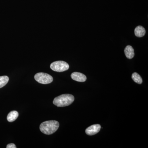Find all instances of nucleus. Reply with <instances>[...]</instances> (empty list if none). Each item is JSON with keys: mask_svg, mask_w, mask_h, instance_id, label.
I'll use <instances>...</instances> for the list:
<instances>
[{"mask_svg": "<svg viewBox=\"0 0 148 148\" xmlns=\"http://www.w3.org/2000/svg\"><path fill=\"white\" fill-rule=\"evenodd\" d=\"M132 78L135 82L138 84H141L143 83V79L138 73H133L132 74Z\"/></svg>", "mask_w": 148, "mask_h": 148, "instance_id": "10", "label": "nucleus"}, {"mask_svg": "<svg viewBox=\"0 0 148 148\" xmlns=\"http://www.w3.org/2000/svg\"><path fill=\"white\" fill-rule=\"evenodd\" d=\"M101 126L99 124L91 125L86 130L85 132L87 135H93L98 133L100 131Z\"/></svg>", "mask_w": 148, "mask_h": 148, "instance_id": "5", "label": "nucleus"}, {"mask_svg": "<svg viewBox=\"0 0 148 148\" xmlns=\"http://www.w3.org/2000/svg\"><path fill=\"white\" fill-rule=\"evenodd\" d=\"M7 148H16V147L15 145L13 143L8 144L6 147Z\"/></svg>", "mask_w": 148, "mask_h": 148, "instance_id": "12", "label": "nucleus"}, {"mask_svg": "<svg viewBox=\"0 0 148 148\" xmlns=\"http://www.w3.org/2000/svg\"><path fill=\"white\" fill-rule=\"evenodd\" d=\"M145 34V29L142 26H138L135 29V34L136 36L141 38L144 36Z\"/></svg>", "mask_w": 148, "mask_h": 148, "instance_id": "8", "label": "nucleus"}, {"mask_svg": "<svg viewBox=\"0 0 148 148\" xmlns=\"http://www.w3.org/2000/svg\"><path fill=\"white\" fill-rule=\"evenodd\" d=\"M59 126L58 122L56 121H48L44 122L40 124V129L44 134L51 135L58 130Z\"/></svg>", "mask_w": 148, "mask_h": 148, "instance_id": "1", "label": "nucleus"}, {"mask_svg": "<svg viewBox=\"0 0 148 148\" xmlns=\"http://www.w3.org/2000/svg\"><path fill=\"white\" fill-rule=\"evenodd\" d=\"M34 78L37 82L44 84H50L53 80V77L51 76L43 73H39L36 74Z\"/></svg>", "mask_w": 148, "mask_h": 148, "instance_id": "3", "label": "nucleus"}, {"mask_svg": "<svg viewBox=\"0 0 148 148\" xmlns=\"http://www.w3.org/2000/svg\"><path fill=\"white\" fill-rule=\"evenodd\" d=\"M18 112L16 111H12L8 114L7 116L8 121L10 122H12L16 120L18 118Z\"/></svg>", "mask_w": 148, "mask_h": 148, "instance_id": "9", "label": "nucleus"}, {"mask_svg": "<svg viewBox=\"0 0 148 148\" xmlns=\"http://www.w3.org/2000/svg\"><path fill=\"white\" fill-rule=\"evenodd\" d=\"M50 68L54 71L62 72L69 69V64L64 61H56L50 65Z\"/></svg>", "mask_w": 148, "mask_h": 148, "instance_id": "4", "label": "nucleus"}, {"mask_svg": "<svg viewBox=\"0 0 148 148\" xmlns=\"http://www.w3.org/2000/svg\"><path fill=\"white\" fill-rule=\"evenodd\" d=\"M124 53L125 56L128 59H132L135 55L134 50L132 46L127 45L124 49Z\"/></svg>", "mask_w": 148, "mask_h": 148, "instance_id": "7", "label": "nucleus"}, {"mask_svg": "<svg viewBox=\"0 0 148 148\" xmlns=\"http://www.w3.org/2000/svg\"><path fill=\"white\" fill-rule=\"evenodd\" d=\"M9 77L7 76L0 77V88L4 86L8 83Z\"/></svg>", "mask_w": 148, "mask_h": 148, "instance_id": "11", "label": "nucleus"}, {"mask_svg": "<svg viewBox=\"0 0 148 148\" xmlns=\"http://www.w3.org/2000/svg\"><path fill=\"white\" fill-rule=\"evenodd\" d=\"M73 95L69 94H63L56 97L53 101V104L58 107H64L70 106L74 102Z\"/></svg>", "mask_w": 148, "mask_h": 148, "instance_id": "2", "label": "nucleus"}, {"mask_svg": "<svg viewBox=\"0 0 148 148\" xmlns=\"http://www.w3.org/2000/svg\"><path fill=\"white\" fill-rule=\"evenodd\" d=\"M72 79L79 82H84L86 81V77L84 74L78 72H74L71 75Z\"/></svg>", "mask_w": 148, "mask_h": 148, "instance_id": "6", "label": "nucleus"}]
</instances>
